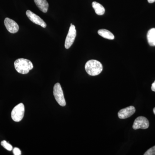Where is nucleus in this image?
<instances>
[{"mask_svg":"<svg viewBox=\"0 0 155 155\" xmlns=\"http://www.w3.org/2000/svg\"><path fill=\"white\" fill-rule=\"evenodd\" d=\"M14 64L17 72L22 74H27L33 68L32 63L29 60L24 58L17 59Z\"/></svg>","mask_w":155,"mask_h":155,"instance_id":"obj_1","label":"nucleus"},{"mask_svg":"<svg viewBox=\"0 0 155 155\" xmlns=\"http://www.w3.org/2000/svg\"><path fill=\"white\" fill-rule=\"evenodd\" d=\"M85 69L88 75L96 76L98 75L102 71V64L97 60H90L85 64Z\"/></svg>","mask_w":155,"mask_h":155,"instance_id":"obj_2","label":"nucleus"},{"mask_svg":"<svg viewBox=\"0 0 155 155\" xmlns=\"http://www.w3.org/2000/svg\"><path fill=\"white\" fill-rule=\"evenodd\" d=\"M53 94L58 104L62 107L66 106V102L64 98V92L59 83H56L54 87Z\"/></svg>","mask_w":155,"mask_h":155,"instance_id":"obj_3","label":"nucleus"},{"mask_svg":"<svg viewBox=\"0 0 155 155\" xmlns=\"http://www.w3.org/2000/svg\"><path fill=\"white\" fill-rule=\"evenodd\" d=\"M25 113V107L22 103L17 105L12 110L11 118L16 122H19L23 119Z\"/></svg>","mask_w":155,"mask_h":155,"instance_id":"obj_4","label":"nucleus"},{"mask_svg":"<svg viewBox=\"0 0 155 155\" xmlns=\"http://www.w3.org/2000/svg\"><path fill=\"white\" fill-rule=\"evenodd\" d=\"M76 36V30L75 25L71 24L65 42V47L68 49L73 44Z\"/></svg>","mask_w":155,"mask_h":155,"instance_id":"obj_5","label":"nucleus"},{"mask_svg":"<svg viewBox=\"0 0 155 155\" xmlns=\"http://www.w3.org/2000/svg\"><path fill=\"white\" fill-rule=\"evenodd\" d=\"M149 127V122L146 117L139 116L134 120L133 125V128L134 130L141 128L146 129Z\"/></svg>","mask_w":155,"mask_h":155,"instance_id":"obj_6","label":"nucleus"},{"mask_svg":"<svg viewBox=\"0 0 155 155\" xmlns=\"http://www.w3.org/2000/svg\"><path fill=\"white\" fill-rule=\"evenodd\" d=\"M26 14L28 19L33 23H35L37 25H40L43 28H45L46 27L47 24L45 21L41 17L31 12V11L27 10L26 12Z\"/></svg>","mask_w":155,"mask_h":155,"instance_id":"obj_7","label":"nucleus"},{"mask_svg":"<svg viewBox=\"0 0 155 155\" xmlns=\"http://www.w3.org/2000/svg\"><path fill=\"white\" fill-rule=\"evenodd\" d=\"M5 26L9 32L11 33H16L19 31V25L17 22L13 19L6 18L4 21Z\"/></svg>","mask_w":155,"mask_h":155,"instance_id":"obj_8","label":"nucleus"},{"mask_svg":"<svg viewBox=\"0 0 155 155\" xmlns=\"http://www.w3.org/2000/svg\"><path fill=\"white\" fill-rule=\"evenodd\" d=\"M135 108L133 106H129L120 110L118 113V117L120 119L129 118L135 113Z\"/></svg>","mask_w":155,"mask_h":155,"instance_id":"obj_9","label":"nucleus"},{"mask_svg":"<svg viewBox=\"0 0 155 155\" xmlns=\"http://www.w3.org/2000/svg\"><path fill=\"white\" fill-rule=\"evenodd\" d=\"M37 7L43 13L47 12L48 9L49 4L46 0H34Z\"/></svg>","mask_w":155,"mask_h":155,"instance_id":"obj_10","label":"nucleus"},{"mask_svg":"<svg viewBox=\"0 0 155 155\" xmlns=\"http://www.w3.org/2000/svg\"><path fill=\"white\" fill-rule=\"evenodd\" d=\"M147 39L151 46H155V28H151L147 34Z\"/></svg>","mask_w":155,"mask_h":155,"instance_id":"obj_11","label":"nucleus"},{"mask_svg":"<svg viewBox=\"0 0 155 155\" xmlns=\"http://www.w3.org/2000/svg\"><path fill=\"white\" fill-rule=\"evenodd\" d=\"M92 6L93 8L94 9L96 14L98 15H103L104 14L105 10L104 8L101 4L94 2L92 4Z\"/></svg>","mask_w":155,"mask_h":155,"instance_id":"obj_12","label":"nucleus"},{"mask_svg":"<svg viewBox=\"0 0 155 155\" xmlns=\"http://www.w3.org/2000/svg\"><path fill=\"white\" fill-rule=\"evenodd\" d=\"M98 34L100 36L104 38L109 40H114L115 38L114 35L112 32L107 29H100L98 31Z\"/></svg>","mask_w":155,"mask_h":155,"instance_id":"obj_13","label":"nucleus"},{"mask_svg":"<svg viewBox=\"0 0 155 155\" xmlns=\"http://www.w3.org/2000/svg\"><path fill=\"white\" fill-rule=\"evenodd\" d=\"M1 145L2 146L4 147L5 149L8 150V151H11L13 150V147L9 143H8L7 142L6 140H3L1 142Z\"/></svg>","mask_w":155,"mask_h":155,"instance_id":"obj_14","label":"nucleus"},{"mask_svg":"<svg viewBox=\"0 0 155 155\" xmlns=\"http://www.w3.org/2000/svg\"><path fill=\"white\" fill-rule=\"evenodd\" d=\"M144 155H155V146L147 150Z\"/></svg>","mask_w":155,"mask_h":155,"instance_id":"obj_15","label":"nucleus"},{"mask_svg":"<svg viewBox=\"0 0 155 155\" xmlns=\"http://www.w3.org/2000/svg\"><path fill=\"white\" fill-rule=\"evenodd\" d=\"M13 153L14 155H21V151L17 147H15L13 149Z\"/></svg>","mask_w":155,"mask_h":155,"instance_id":"obj_16","label":"nucleus"},{"mask_svg":"<svg viewBox=\"0 0 155 155\" xmlns=\"http://www.w3.org/2000/svg\"><path fill=\"white\" fill-rule=\"evenodd\" d=\"M151 90L155 92V81L152 84Z\"/></svg>","mask_w":155,"mask_h":155,"instance_id":"obj_17","label":"nucleus"},{"mask_svg":"<svg viewBox=\"0 0 155 155\" xmlns=\"http://www.w3.org/2000/svg\"><path fill=\"white\" fill-rule=\"evenodd\" d=\"M155 0H148V2L149 3H153L154 2Z\"/></svg>","mask_w":155,"mask_h":155,"instance_id":"obj_18","label":"nucleus"},{"mask_svg":"<svg viewBox=\"0 0 155 155\" xmlns=\"http://www.w3.org/2000/svg\"><path fill=\"white\" fill-rule=\"evenodd\" d=\"M153 111L154 114L155 115V107L154 108L153 110Z\"/></svg>","mask_w":155,"mask_h":155,"instance_id":"obj_19","label":"nucleus"}]
</instances>
